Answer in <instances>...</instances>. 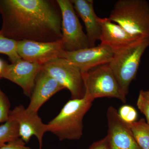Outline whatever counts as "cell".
Listing matches in <instances>:
<instances>
[{"label": "cell", "instance_id": "cell-1", "mask_svg": "<svg viewBox=\"0 0 149 149\" xmlns=\"http://www.w3.org/2000/svg\"><path fill=\"white\" fill-rule=\"evenodd\" d=\"M0 33L15 41L50 42L62 39L61 10L56 0H0Z\"/></svg>", "mask_w": 149, "mask_h": 149}, {"label": "cell", "instance_id": "cell-2", "mask_svg": "<svg viewBox=\"0 0 149 149\" xmlns=\"http://www.w3.org/2000/svg\"><path fill=\"white\" fill-rule=\"evenodd\" d=\"M94 100L85 93L81 99H71L67 102L55 117L48 123V132L60 141L77 140L83 135V120Z\"/></svg>", "mask_w": 149, "mask_h": 149}, {"label": "cell", "instance_id": "cell-3", "mask_svg": "<svg viewBox=\"0 0 149 149\" xmlns=\"http://www.w3.org/2000/svg\"><path fill=\"white\" fill-rule=\"evenodd\" d=\"M109 19L138 39H149V4L144 0H119Z\"/></svg>", "mask_w": 149, "mask_h": 149}, {"label": "cell", "instance_id": "cell-4", "mask_svg": "<svg viewBox=\"0 0 149 149\" xmlns=\"http://www.w3.org/2000/svg\"><path fill=\"white\" fill-rule=\"evenodd\" d=\"M149 47V39H143L113 50L109 65L126 97L130 83L136 77L142 56Z\"/></svg>", "mask_w": 149, "mask_h": 149}, {"label": "cell", "instance_id": "cell-5", "mask_svg": "<svg viewBox=\"0 0 149 149\" xmlns=\"http://www.w3.org/2000/svg\"><path fill=\"white\" fill-rule=\"evenodd\" d=\"M85 93L95 99L114 98L123 103L126 97L123 94L109 64L99 65L83 73Z\"/></svg>", "mask_w": 149, "mask_h": 149}, {"label": "cell", "instance_id": "cell-6", "mask_svg": "<svg viewBox=\"0 0 149 149\" xmlns=\"http://www.w3.org/2000/svg\"><path fill=\"white\" fill-rule=\"evenodd\" d=\"M62 14L61 41L65 50L71 52L90 47L73 4L69 0H56Z\"/></svg>", "mask_w": 149, "mask_h": 149}, {"label": "cell", "instance_id": "cell-7", "mask_svg": "<svg viewBox=\"0 0 149 149\" xmlns=\"http://www.w3.org/2000/svg\"><path fill=\"white\" fill-rule=\"evenodd\" d=\"M42 70L53 77L64 89H68L72 99H81L85 96L83 73L68 60L54 59L43 65Z\"/></svg>", "mask_w": 149, "mask_h": 149}, {"label": "cell", "instance_id": "cell-8", "mask_svg": "<svg viewBox=\"0 0 149 149\" xmlns=\"http://www.w3.org/2000/svg\"><path fill=\"white\" fill-rule=\"evenodd\" d=\"M16 50L22 59L42 65L54 59L65 58L66 56L61 40L50 42L17 41Z\"/></svg>", "mask_w": 149, "mask_h": 149}, {"label": "cell", "instance_id": "cell-9", "mask_svg": "<svg viewBox=\"0 0 149 149\" xmlns=\"http://www.w3.org/2000/svg\"><path fill=\"white\" fill-rule=\"evenodd\" d=\"M9 119L18 124L19 138L25 143L35 136L39 143V149H42L44 135L48 132L47 124L42 121L38 113L31 111L22 105H19L10 110Z\"/></svg>", "mask_w": 149, "mask_h": 149}, {"label": "cell", "instance_id": "cell-10", "mask_svg": "<svg viewBox=\"0 0 149 149\" xmlns=\"http://www.w3.org/2000/svg\"><path fill=\"white\" fill-rule=\"evenodd\" d=\"M42 66L22 59L10 64L6 62L1 77L18 85L22 89L24 95L30 97L35 80L42 70Z\"/></svg>", "mask_w": 149, "mask_h": 149}, {"label": "cell", "instance_id": "cell-11", "mask_svg": "<svg viewBox=\"0 0 149 149\" xmlns=\"http://www.w3.org/2000/svg\"><path fill=\"white\" fill-rule=\"evenodd\" d=\"M113 54L111 48L100 45L73 52H66L65 58L84 73L99 65L109 64Z\"/></svg>", "mask_w": 149, "mask_h": 149}, {"label": "cell", "instance_id": "cell-12", "mask_svg": "<svg viewBox=\"0 0 149 149\" xmlns=\"http://www.w3.org/2000/svg\"><path fill=\"white\" fill-rule=\"evenodd\" d=\"M110 149H142L133 137L127 123L121 120L117 111L112 106L107 113Z\"/></svg>", "mask_w": 149, "mask_h": 149}, {"label": "cell", "instance_id": "cell-13", "mask_svg": "<svg viewBox=\"0 0 149 149\" xmlns=\"http://www.w3.org/2000/svg\"><path fill=\"white\" fill-rule=\"evenodd\" d=\"M53 77L42 70L37 75L27 109L38 113L45 103L55 94L64 89Z\"/></svg>", "mask_w": 149, "mask_h": 149}, {"label": "cell", "instance_id": "cell-14", "mask_svg": "<svg viewBox=\"0 0 149 149\" xmlns=\"http://www.w3.org/2000/svg\"><path fill=\"white\" fill-rule=\"evenodd\" d=\"M100 22L101 26L100 45L109 47L113 50L143 39L133 37L120 25L111 21L109 18H100Z\"/></svg>", "mask_w": 149, "mask_h": 149}, {"label": "cell", "instance_id": "cell-15", "mask_svg": "<svg viewBox=\"0 0 149 149\" xmlns=\"http://www.w3.org/2000/svg\"><path fill=\"white\" fill-rule=\"evenodd\" d=\"M74 10L85 24L90 47H95L101 33L100 18L96 15L93 0H71Z\"/></svg>", "mask_w": 149, "mask_h": 149}, {"label": "cell", "instance_id": "cell-16", "mask_svg": "<svg viewBox=\"0 0 149 149\" xmlns=\"http://www.w3.org/2000/svg\"><path fill=\"white\" fill-rule=\"evenodd\" d=\"M137 144L142 149H149V124L144 118L127 123Z\"/></svg>", "mask_w": 149, "mask_h": 149}, {"label": "cell", "instance_id": "cell-17", "mask_svg": "<svg viewBox=\"0 0 149 149\" xmlns=\"http://www.w3.org/2000/svg\"><path fill=\"white\" fill-rule=\"evenodd\" d=\"M19 138L18 125L14 120L9 119L0 125V148Z\"/></svg>", "mask_w": 149, "mask_h": 149}, {"label": "cell", "instance_id": "cell-18", "mask_svg": "<svg viewBox=\"0 0 149 149\" xmlns=\"http://www.w3.org/2000/svg\"><path fill=\"white\" fill-rule=\"evenodd\" d=\"M16 45V41L9 39L0 33V54L7 56L12 63L22 60L17 52Z\"/></svg>", "mask_w": 149, "mask_h": 149}, {"label": "cell", "instance_id": "cell-19", "mask_svg": "<svg viewBox=\"0 0 149 149\" xmlns=\"http://www.w3.org/2000/svg\"><path fill=\"white\" fill-rule=\"evenodd\" d=\"M119 117L126 123H131L136 121L138 113L135 109L128 105H124L118 111Z\"/></svg>", "mask_w": 149, "mask_h": 149}, {"label": "cell", "instance_id": "cell-20", "mask_svg": "<svg viewBox=\"0 0 149 149\" xmlns=\"http://www.w3.org/2000/svg\"><path fill=\"white\" fill-rule=\"evenodd\" d=\"M10 108L8 98L0 88V124L8 120Z\"/></svg>", "mask_w": 149, "mask_h": 149}, {"label": "cell", "instance_id": "cell-21", "mask_svg": "<svg viewBox=\"0 0 149 149\" xmlns=\"http://www.w3.org/2000/svg\"><path fill=\"white\" fill-rule=\"evenodd\" d=\"M137 105L139 109L146 116L147 122L149 124V101L139 94Z\"/></svg>", "mask_w": 149, "mask_h": 149}, {"label": "cell", "instance_id": "cell-22", "mask_svg": "<svg viewBox=\"0 0 149 149\" xmlns=\"http://www.w3.org/2000/svg\"><path fill=\"white\" fill-rule=\"evenodd\" d=\"M0 149H31L25 146V143L20 138L9 142L1 147Z\"/></svg>", "mask_w": 149, "mask_h": 149}, {"label": "cell", "instance_id": "cell-23", "mask_svg": "<svg viewBox=\"0 0 149 149\" xmlns=\"http://www.w3.org/2000/svg\"><path fill=\"white\" fill-rule=\"evenodd\" d=\"M88 149H110L107 136L93 143Z\"/></svg>", "mask_w": 149, "mask_h": 149}, {"label": "cell", "instance_id": "cell-24", "mask_svg": "<svg viewBox=\"0 0 149 149\" xmlns=\"http://www.w3.org/2000/svg\"><path fill=\"white\" fill-rule=\"evenodd\" d=\"M139 94L143 96V97L148 100L149 101V91H141L140 92Z\"/></svg>", "mask_w": 149, "mask_h": 149}, {"label": "cell", "instance_id": "cell-25", "mask_svg": "<svg viewBox=\"0 0 149 149\" xmlns=\"http://www.w3.org/2000/svg\"><path fill=\"white\" fill-rule=\"evenodd\" d=\"M6 62L3 61L1 59H0V77H1L2 73L5 64Z\"/></svg>", "mask_w": 149, "mask_h": 149}, {"label": "cell", "instance_id": "cell-26", "mask_svg": "<svg viewBox=\"0 0 149 149\" xmlns=\"http://www.w3.org/2000/svg\"><path fill=\"white\" fill-rule=\"evenodd\" d=\"M1 79V77H0V79Z\"/></svg>", "mask_w": 149, "mask_h": 149}]
</instances>
